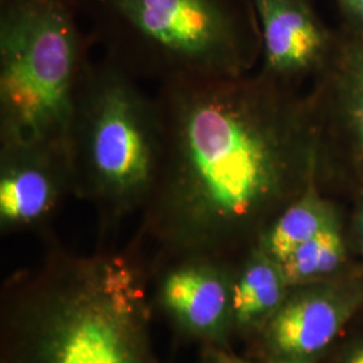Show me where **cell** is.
Returning <instances> with one entry per match:
<instances>
[{"instance_id": "6da1fadb", "label": "cell", "mask_w": 363, "mask_h": 363, "mask_svg": "<svg viewBox=\"0 0 363 363\" xmlns=\"http://www.w3.org/2000/svg\"><path fill=\"white\" fill-rule=\"evenodd\" d=\"M163 157L132 245L148 268L186 255L230 259L316 174L308 96L259 72L159 85Z\"/></svg>"}, {"instance_id": "7a4b0ae2", "label": "cell", "mask_w": 363, "mask_h": 363, "mask_svg": "<svg viewBox=\"0 0 363 363\" xmlns=\"http://www.w3.org/2000/svg\"><path fill=\"white\" fill-rule=\"evenodd\" d=\"M150 274L132 245L81 256L52 242L3 288L0 363H160Z\"/></svg>"}, {"instance_id": "3957f363", "label": "cell", "mask_w": 363, "mask_h": 363, "mask_svg": "<svg viewBox=\"0 0 363 363\" xmlns=\"http://www.w3.org/2000/svg\"><path fill=\"white\" fill-rule=\"evenodd\" d=\"M104 57L162 84L244 76L261 52L252 0H78Z\"/></svg>"}, {"instance_id": "277c9868", "label": "cell", "mask_w": 363, "mask_h": 363, "mask_svg": "<svg viewBox=\"0 0 363 363\" xmlns=\"http://www.w3.org/2000/svg\"><path fill=\"white\" fill-rule=\"evenodd\" d=\"M163 142L155 97L108 58L91 61L78 88L66 151L73 196L96 208L101 233L115 232L147 205Z\"/></svg>"}, {"instance_id": "5b68a950", "label": "cell", "mask_w": 363, "mask_h": 363, "mask_svg": "<svg viewBox=\"0 0 363 363\" xmlns=\"http://www.w3.org/2000/svg\"><path fill=\"white\" fill-rule=\"evenodd\" d=\"M79 15L78 0H0V143L66 148L96 45Z\"/></svg>"}, {"instance_id": "8992f818", "label": "cell", "mask_w": 363, "mask_h": 363, "mask_svg": "<svg viewBox=\"0 0 363 363\" xmlns=\"http://www.w3.org/2000/svg\"><path fill=\"white\" fill-rule=\"evenodd\" d=\"M308 96L316 181L363 191V33L342 27Z\"/></svg>"}, {"instance_id": "52a82bcc", "label": "cell", "mask_w": 363, "mask_h": 363, "mask_svg": "<svg viewBox=\"0 0 363 363\" xmlns=\"http://www.w3.org/2000/svg\"><path fill=\"white\" fill-rule=\"evenodd\" d=\"M155 301L175 331L203 346L229 349L233 334V259L186 255L157 264Z\"/></svg>"}, {"instance_id": "ba28073f", "label": "cell", "mask_w": 363, "mask_h": 363, "mask_svg": "<svg viewBox=\"0 0 363 363\" xmlns=\"http://www.w3.org/2000/svg\"><path fill=\"white\" fill-rule=\"evenodd\" d=\"M69 195L72 171L64 147L43 142L0 143V232L43 229Z\"/></svg>"}, {"instance_id": "9c48e42d", "label": "cell", "mask_w": 363, "mask_h": 363, "mask_svg": "<svg viewBox=\"0 0 363 363\" xmlns=\"http://www.w3.org/2000/svg\"><path fill=\"white\" fill-rule=\"evenodd\" d=\"M351 286L328 280L291 286L259 333L268 361L311 363L339 337L361 303Z\"/></svg>"}, {"instance_id": "30bf717a", "label": "cell", "mask_w": 363, "mask_h": 363, "mask_svg": "<svg viewBox=\"0 0 363 363\" xmlns=\"http://www.w3.org/2000/svg\"><path fill=\"white\" fill-rule=\"evenodd\" d=\"M261 35V72L286 85L318 74L333 48V34L310 0H252Z\"/></svg>"}, {"instance_id": "8fae6325", "label": "cell", "mask_w": 363, "mask_h": 363, "mask_svg": "<svg viewBox=\"0 0 363 363\" xmlns=\"http://www.w3.org/2000/svg\"><path fill=\"white\" fill-rule=\"evenodd\" d=\"M291 286L280 262L256 244L235 265L233 284V330L261 333L284 303Z\"/></svg>"}, {"instance_id": "7c38bea8", "label": "cell", "mask_w": 363, "mask_h": 363, "mask_svg": "<svg viewBox=\"0 0 363 363\" xmlns=\"http://www.w3.org/2000/svg\"><path fill=\"white\" fill-rule=\"evenodd\" d=\"M337 223H340L337 210L322 195L315 174L306 189L265 228L257 245L281 262L301 244Z\"/></svg>"}, {"instance_id": "4fadbf2b", "label": "cell", "mask_w": 363, "mask_h": 363, "mask_svg": "<svg viewBox=\"0 0 363 363\" xmlns=\"http://www.w3.org/2000/svg\"><path fill=\"white\" fill-rule=\"evenodd\" d=\"M346 256L342 225L337 223L296 247L280 265L288 286H304L328 280L345 264Z\"/></svg>"}, {"instance_id": "5bb4252c", "label": "cell", "mask_w": 363, "mask_h": 363, "mask_svg": "<svg viewBox=\"0 0 363 363\" xmlns=\"http://www.w3.org/2000/svg\"><path fill=\"white\" fill-rule=\"evenodd\" d=\"M343 26L363 33V0H335Z\"/></svg>"}, {"instance_id": "9a60e30c", "label": "cell", "mask_w": 363, "mask_h": 363, "mask_svg": "<svg viewBox=\"0 0 363 363\" xmlns=\"http://www.w3.org/2000/svg\"><path fill=\"white\" fill-rule=\"evenodd\" d=\"M198 363H286L274 362V361H265V362H257L250 361L247 358L238 357L233 354L229 349L225 347H217V346H202V350L199 354Z\"/></svg>"}, {"instance_id": "2e32d148", "label": "cell", "mask_w": 363, "mask_h": 363, "mask_svg": "<svg viewBox=\"0 0 363 363\" xmlns=\"http://www.w3.org/2000/svg\"><path fill=\"white\" fill-rule=\"evenodd\" d=\"M355 230H357V234L359 235V238L363 242V201L361 206L358 208L357 217H355Z\"/></svg>"}, {"instance_id": "e0dca14e", "label": "cell", "mask_w": 363, "mask_h": 363, "mask_svg": "<svg viewBox=\"0 0 363 363\" xmlns=\"http://www.w3.org/2000/svg\"><path fill=\"white\" fill-rule=\"evenodd\" d=\"M346 363H363V346H359L358 349L352 351Z\"/></svg>"}]
</instances>
